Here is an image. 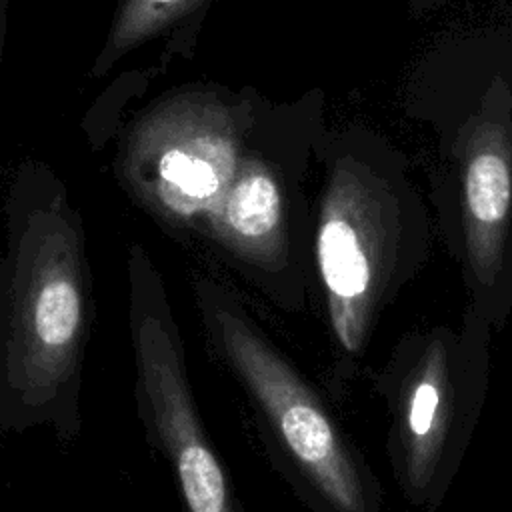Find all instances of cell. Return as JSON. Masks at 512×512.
<instances>
[{
    "label": "cell",
    "mask_w": 512,
    "mask_h": 512,
    "mask_svg": "<svg viewBox=\"0 0 512 512\" xmlns=\"http://www.w3.org/2000/svg\"><path fill=\"white\" fill-rule=\"evenodd\" d=\"M310 234L312 298L334 354V378L354 376L374 332L430 256L432 220L406 154L354 126L328 142Z\"/></svg>",
    "instance_id": "cell-2"
},
{
    "label": "cell",
    "mask_w": 512,
    "mask_h": 512,
    "mask_svg": "<svg viewBox=\"0 0 512 512\" xmlns=\"http://www.w3.org/2000/svg\"><path fill=\"white\" fill-rule=\"evenodd\" d=\"M448 0H408V8L412 12V16L422 18L430 12H434L436 8H440L442 4H446Z\"/></svg>",
    "instance_id": "cell-7"
},
{
    "label": "cell",
    "mask_w": 512,
    "mask_h": 512,
    "mask_svg": "<svg viewBox=\"0 0 512 512\" xmlns=\"http://www.w3.org/2000/svg\"><path fill=\"white\" fill-rule=\"evenodd\" d=\"M492 332L464 308L458 326L402 334L370 374L388 414L392 478L416 512H436L460 474L488 396Z\"/></svg>",
    "instance_id": "cell-5"
},
{
    "label": "cell",
    "mask_w": 512,
    "mask_h": 512,
    "mask_svg": "<svg viewBox=\"0 0 512 512\" xmlns=\"http://www.w3.org/2000/svg\"><path fill=\"white\" fill-rule=\"evenodd\" d=\"M204 336L240 384L280 474L312 512H386L382 486L320 390L222 282H192Z\"/></svg>",
    "instance_id": "cell-4"
},
{
    "label": "cell",
    "mask_w": 512,
    "mask_h": 512,
    "mask_svg": "<svg viewBox=\"0 0 512 512\" xmlns=\"http://www.w3.org/2000/svg\"><path fill=\"white\" fill-rule=\"evenodd\" d=\"M154 2H172V0H154Z\"/></svg>",
    "instance_id": "cell-8"
},
{
    "label": "cell",
    "mask_w": 512,
    "mask_h": 512,
    "mask_svg": "<svg viewBox=\"0 0 512 512\" xmlns=\"http://www.w3.org/2000/svg\"><path fill=\"white\" fill-rule=\"evenodd\" d=\"M126 274L134 400L146 440L166 460L184 512H240L200 418L164 278L142 246H130Z\"/></svg>",
    "instance_id": "cell-6"
},
{
    "label": "cell",
    "mask_w": 512,
    "mask_h": 512,
    "mask_svg": "<svg viewBox=\"0 0 512 512\" xmlns=\"http://www.w3.org/2000/svg\"><path fill=\"white\" fill-rule=\"evenodd\" d=\"M92 318L78 220L58 198L20 208L0 252V430L76 440Z\"/></svg>",
    "instance_id": "cell-3"
},
{
    "label": "cell",
    "mask_w": 512,
    "mask_h": 512,
    "mask_svg": "<svg viewBox=\"0 0 512 512\" xmlns=\"http://www.w3.org/2000/svg\"><path fill=\"white\" fill-rule=\"evenodd\" d=\"M402 116L428 136V198L466 308L494 332L512 312V26L442 34L406 70Z\"/></svg>",
    "instance_id": "cell-1"
}]
</instances>
